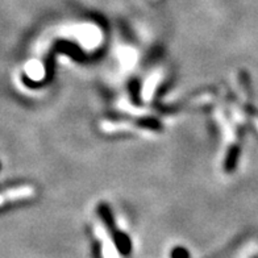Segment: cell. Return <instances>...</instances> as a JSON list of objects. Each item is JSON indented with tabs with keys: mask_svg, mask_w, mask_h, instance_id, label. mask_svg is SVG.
Segmentation results:
<instances>
[{
	"mask_svg": "<svg viewBox=\"0 0 258 258\" xmlns=\"http://www.w3.org/2000/svg\"><path fill=\"white\" fill-rule=\"evenodd\" d=\"M171 258H190V253L184 248H175L171 251Z\"/></svg>",
	"mask_w": 258,
	"mask_h": 258,
	"instance_id": "cell-1",
	"label": "cell"
}]
</instances>
